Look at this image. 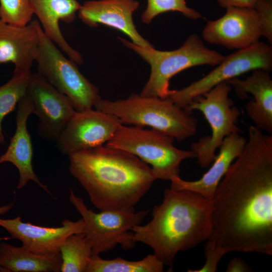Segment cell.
Masks as SVG:
<instances>
[{"label": "cell", "mask_w": 272, "mask_h": 272, "mask_svg": "<svg viewBox=\"0 0 272 272\" xmlns=\"http://www.w3.org/2000/svg\"><path fill=\"white\" fill-rule=\"evenodd\" d=\"M219 19L208 21L202 32L205 40L229 49H241L257 42L262 36L254 8L229 7Z\"/></svg>", "instance_id": "cell-13"}, {"label": "cell", "mask_w": 272, "mask_h": 272, "mask_svg": "<svg viewBox=\"0 0 272 272\" xmlns=\"http://www.w3.org/2000/svg\"><path fill=\"white\" fill-rule=\"evenodd\" d=\"M211 200L189 190L167 188L155 206L152 220L132 229L134 242L153 250L165 265L172 266L177 254L206 241L211 230Z\"/></svg>", "instance_id": "cell-3"}, {"label": "cell", "mask_w": 272, "mask_h": 272, "mask_svg": "<svg viewBox=\"0 0 272 272\" xmlns=\"http://www.w3.org/2000/svg\"><path fill=\"white\" fill-rule=\"evenodd\" d=\"M139 7L135 0L88 1L82 5L78 15L90 27L103 24L124 33L134 44L151 47L153 45L139 33L133 21V14Z\"/></svg>", "instance_id": "cell-14"}, {"label": "cell", "mask_w": 272, "mask_h": 272, "mask_svg": "<svg viewBox=\"0 0 272 272\" xmlns=\"http://www.w3.org/2000/svg\"><path fill=\"white\" fill-rule=\"evenodd\" d=\"M14 205V202L13 201L11 203L0 207V215L5 214L8 213L13 208Z\"/></svg>", "instance_id": "cell-31"}, {"label": "cell", "mask_w": 272, "mask_h": 272, "mask_svg": "<svg viewBox=\"0 0 272 272\" xmlns=\"http://www.w3.org/2000/svg\"><path fill=\"white\" fill-rule=\"evenodd\" d=\"M59 251L62 259L61 271H86L92 249L84 233L68 236L60 245Z\"/></svg>", "instance_id": "cell-23"}, {"label": "cell", "mask_w": 272, "mask_h": 272, "mask_svg": "<svg viewBox=\"0 0 272 272\" xmlns=\"http://www.w3.org/2000/svg\"><path fill=\"white\" fill-rule=\"evenodd\" d=\"M174 140L154 129L122 124L106 145L140 158L152 168L157 179L171 181L179 176V167L183 160L196 158L192 150L175 147Z\"/></svg>", "instance_id": "cell-6"}, {"label": "cell", "mask_w": 272, "mask_h": 272, "mask_svg": "<svg viewBox=\"0 0 272 272\" xmlns=\"http://www.w3.org/2000/svg\"><path fill=\"white\" fill-rule=\"evenodd\" d=\"M35 61L37 73L70 100L76 111L92 109L101 98L98 88L79 71L39 29V44Z\"/></svg>", "instance_id": "cell-7"}, {"label": "cell", "mask_w": 272, "mask_h": 272, "mask_svg": "<svg viewBox=\"0 0 272 272\" xmlns=\"http://www.w3.org/2000/svg\"><path fill=\"white\" fill-rule=\"evenodd\" d=\"M118 38L150 65L149 79L140 94L145 96L167 98L172 91L169 89L170 81L174 76L195 66L217 65L224 58L219 52L207 48L196 34L190 35L179 48L170 51L142 46L121 37Z\"/></svg>", "instance_id": "cell-5"}, {"label": "cell", "mask_w": 272, "mask_h": 272, "mask_svg": "<svg viewBox=\"0 0 272 272\" xmlns=\"http://www.w3.org/2000/svg\"><path fill=\"white\" fill-rule=\"evenodd\" d=\"M96 109L116 116L123 124L149 126L178 141L194 135L198 122L192 112L176 105L169 97L132 94L116 101L100 99Z\"/></svg>", "instance_id": "cell-4"}, {"label": "cell", "mask_w": 272, "mask_h": 272, "mask_svg": "<svg viewBox=\"0 0 272 272\" xmlns=\"http://www.w3.org/2000/svg\"><path fill=\"white\" fill-rule=\"evenodd\" d=\"M254 8L260 23L262 36L272 42V0H257Z\"/></svg>", "instance_id": "cell-27"}, {"label": "cell", "mask_w": 272, "mask_h": 272, "mask_svg": "<svg viewBox=\"0 0 272 272\" xmlns=\"http://www.w3.org/2000/svg\"><path fill=\"white\" fill-rule=\"evenodd\" d=\"M206 243L229 252L272 254V135L255 126L211 199Z\"/></svg>", "instance_id": "cell-1"}, {"label": "cell", "mask_w": 272, "mask_h": 272, "mask_svg": "<svg viewBox=\"0 0 272 272\" xmlns=\"http://www.w3.org/2000/svg\"><path fill=\"white\" fill-rule=\"evenodd\" d=\"M27 95L38 119V134L46 141L56 142L76 111L70 100L37 72L31 74Z\"/></svg>", "instance_id": "cell-12"}, {"label": "cell", "mask_w": 272, "mask_h": 272, "mask_svg": "<svg viewBox=\"0 0 272 272\" xmlns=\"http://www.w3.org/2000/svg\"><path fill=\"white\" fill-rule=\"evenodd\" d=\"M62 264L59 252L39 253L24 246L0 243V271L60 272Z\"/></svg>", "instance_id": "cell-21"}, {"label": "cell", "mask_w": 272, "mask_h": 272, "mask_svg": "<svg viewBox=\"0 0 272 272\" xmlns=\"http://www.w3.org/2000/svg\"><path fill=\"white\" fill-rule=\"evenodd\" d=\"M0 226L13 239L20 241L23 246L32 251L44 253L59 252V248L70 235L84 232L82 219L77 221L65 219L58 227H46L26 223L20 216L14 219L0 218Z\"/></svg>", "instance_id": "cell-15"}, {"label": "cell", "mask_w": 272, "mask_h": 272, "mask_svg": "<svg viewBox=\"0 0 272 272\" xmlns=\"http://www.w3.org/2000/svg\"><path fill=\"white\" fill-rule=\"evenodd\" d=\"M33 15L30 0H0V19L6 23L26 25Z\"/></svg>", "instance_id": "cell-26"}, {"label": "cell", "mask_w": 272, "mask_h": 272, "mask_svg": "<svg viewBox=\"0 0 272 272\" xmlns=\"http://www.w3.org/2000/svg\"><path fill=\"white\" fill-rule=\"evenodd\" d=\"M33 14L41 22L45 34L77 64L83 63L81 54L72 48L61 32L59 21L73 22L82 5L77 0H30Z\"/></svg>", "instance_id": "cell-20"}, {"label": "cell", "mask_w": 272, "mask_h": 272, "mask_svg": "<svg viewBox=\"0 0 272 272\" xmlns=\"http://www.w3.org/2000/svg\"><path fill=\"white\" fill-rule=\"evenodd\" d=\"M217 65L208 74L188 86L172 90L168 97L178 106L185 108L194 98L220 83L251 71L261 69L269 72L272 68L271 47L263 42H258L224 56Z\"/></svg>", "instance_id": "cell-10"}, {"label": "cell", "mask_w": 272, "mask_h": 272, "mask_svg": "<svg viewBox=\"0 0 272 272\" xmlns=\"http://www.w3.org/2000/svg\"><path fill=\"white\" fill-rule=\"evenodd\" d=\"M223 8L247 7L254 8L257 0H216Z\"/></svg>", "instance_id": "cell-29"}, {"label": "cell", "mask_w": 272, "mask_h": 272, "mask_svg": "<svg viewBox=\"0 0 272 272\" xmlns=\"http://www.w3.org/2000/svg\"><path fill=\"white\" fill-rule=\"evenodd\" d=\"M231 86L227 82L220 83L209 91L194 98L184 109L202 112L212 130L210 136H204L191 145V150L196 155L198 164L202 168L214 161L216 152L224 139L235 132L240 133L238 127L239 109L229 97Z\"/></svg>", "instance_id": "cell-8"}, {"label": "cell", "mask_w": 272, "mask_h": 272, "mask_svg": "<svg viewBox=\"0 0 272 272\" xmlns=\"http://www.w3.org/2000/svg\"><path fill=\"white\" fill-rule=\"evenodd\" d=\"M121 124L115 115L96 109L76 111L56 141L57 147L69 156L103 146Z\"/></svg>", "instance_id": "cell-11"}, {"label": "cell", "mask_w": 272, "mask_h": 272, "mask_svg": "<svg viewBox=\"0 0 272 272\" xmlns=\"http://www.w3.org/2000/svg\"><path fill=\"white\" fill-rule=\"evenodd\" d=\"M250 270V268L246 264L245 262L238 257L232 259L229 261L226 268L227 272H244Z\"/></svg>", "instance_id": "cell-30"}, {"label": "cell", "mask_w": 272, "mask_h": 272, "mask_svg": "<svg viewBox=\"0 0 272 272\" xmlns=\"http://www.w3.org/2000/svg\"><path fill=\"white\" fill-rule=\"evenodd\" d=\"M68 156L71 174L100 211L134 212L157 180L152 168L140 158L106 145Z\"/></svg>", "instance_id": "cell-2"}, {"label": "cell", "mask_w": 272, "mask_h": 272, "mask_svg": "<svg viewBox=\"0 0 272 272\" xmlns=\"http://www.w3.org/2000/svg\"><path fill=\"white\" fill-rule=\"evenodd\" d=\"M32 73L31 70L15 68L12 78L0 86V144L5 142L3 120L26 95Z\"/></svg>", "instance_id": "cell-24"}, {"label": "cell", "mask_w": 272, "mask_h": 272, "mask_svg": "<svg viewBox=\"0 0 272 272\" xmlns=\"http://www.w3.org/2000/svg\"><path fill=\"white\" fill-rule=\"evenodd\" d=\"M246 142L245 138L239 132L228 135L219 147V152L212 165L200 179L187 181L180 176L175 177L170 181V188L193 191L211 200L219 183L232 162L241 152Z\"/></svg>", "instance_id": "cell-19"}, {"label": "cell", "mask_w": 272, "mask_h": 272, "mask_svg": "<svg viewBox=\"0 0 272 272\" xmlns=\"http://www.w3.org/2000/svg\"><path fill=\"white\" fill-rule=\"evenodd\" d=\"M186 0H147V6L142 13L141 19L149 24L158 15L167 12H178L187 18L197 20L201 17L200 13L189 8Z\"/></svg>", "instance_id": "cell-25"}, {"label": "cell", "mask_w": 272, "mask_h": 272, "mask_svg": "<svg viewBox=\"0 0 272 272\" xmlns=\"http://www.w3.org/2000/svg\"><path fill=\"white\" fill-rule=\"evenodd\" d=\"M232 86L239 98H245L250 93L254 97L245 104L248 116L255 126L262 131L272 133V80L269 72L258 69L245 80L237 78L226 82Z\"/></svg>", "instance_id": "cell-18"}, {"label": "cell", "mask_w": 272, "mask_h": 272, "mask_svg": "<svg viewBox=\"0 0 272 272\" xmlns=\"http://www.w3.org/2000/svg\"><path fill=\"white\" fill-rule=\"evenodd\" d=\"M17 105L16 131L6 152L0 157V164L10 162L16 167L19 172L17 189L23 188L29 181H33L50 194L47 186L40 181L35 174L32 166L33 150L27 126L29 115L33 114L32 101L26 94Z\"/></svg>", "instance_id": "cell-16"}, {"label": "cell", "mask_w": 272, "mask_h": 272, "mask_svg": "<svg viewBox=\"0 0 272 272\" xmlns=\"http://www.w3.org/2000/svg\"><path fill=\"white\" fill-rule=\"evenodd\" d=\"M164 265L154 254L137 261L121 257L107 260L102 259L99 255H93L86 272H162Z\"/></svg>", "instance_id": "cell-22"}, {"label": "cell", "mask_w": 272, "mask_h": 272, "mask_svg": "<svg viewBox=\"0 0 272 272\" xmlns=\"http://www.w3.org/2000/svg\"><path fill=\"white\" fill-rule=\"evenodd\" d=\"M40 23L8 24L0 19V64L12 62L15 68L31 70L39 44Z\"/></svg>", "instance_id": "cell-17"}, {"label": "cell", "mask_w": 272, "mask_h": 272, "mask_svg": "<svg viewBox=\"0 0 272 272\" xmlns=\"http://www.w3.org/2000/svg\"><path fill=\"white\" fill-rule=\"evenodd\" d=\"M206 261L204 265L198 269H189L190 272H215L218 263L224 254L214 247L206 243L205 246Z\"/></svg>", "instance_id": "cell-28"}, {"label": "cell", "mask_w": 272, "mask_h": 272, "mask_svg": "<svg viewBox=\"0 0 272 272\" xmlns=\"http://www.w3.org/2000/svg\"><path fill=\"white\" fill-rule=\"evenodd\" d=\"M70 191V201L84 222V233L92 247V255L111 250L118 244L124 250L134 246L132 229L141 224L149 210L135 213L108 210L95 213L72 189Z\"/></svg>", "instance_id": "cell-9"}]
</instances>
